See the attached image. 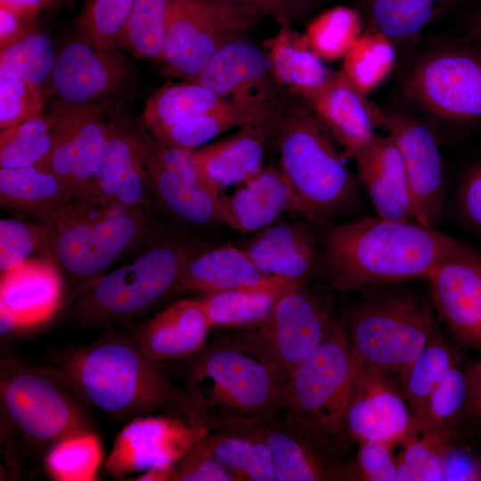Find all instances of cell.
<instances>
[{
  "label": "cell",
  "mask_w": 481,
  "mask_h": 481,
  "mask_svg": "<svg viewBox=\"0 0 481 481\" xmlns=\"http://www.w3.org/2000/svg\"><path fill=\"white\" fill-rule=\"evenodd\" d=\"M358 13L338 6L314 19L306 28L304 38L321 58L335 61L343 58L362 34Z\"/></svg>",
  "instance_id": "ee69618b"
},
{
  "label": "cell",
  "mask_w": 481,
  "mask_h": 481,
  "mask_svg": "<svg viewBox=\"0 0 481 481\" xmlns=\"http://www.w3.org/2000/svg\"><path fill=\"white\" fill-rule=\"evenodd\" d=\"M455 363L452 351L436 334L399 379V386L419 431L430 395Z\"/></svg>",
  "instance_id": "8d00e7d4"
},
{
  "label": "cell",
  "mask_w": 481,
  "mask_h": 481,
  "mask_svg": "<svg viewBox=\"0 0 481 481\" xmlns=\"http://www.w3.org/2000/svg\"><path fill=\"white\" fill-rule=\"evenodd\" d=\"M394 64L391 40L372 29L362 33L343 57L340 73L366 97L389 75Z\"/></svg>",
  "instance_id": "74e56055"
},
{
  "label": "cell",
  "mask_w": 481,
  "mask_h": 481,
  "mask_svg": "<svg viewBox=\"0 0 481 481\" xmlns=\"http://www.w3.org/2000/svg\"><path fill=\"white\" fill-rule=\"evenodd\" d=\"M428 1L436 6V4H441L442 5H444L449 3L451 0H428Z\"/></svg>",
  "instance_id": "94428289"
},
{
  "label": "cell",
  "mask_w": 481,
  "mask_h": 481,
  "mask_svg": "<svg viewBox=\"0 0 481 481\" xmlns=\"http://www.w3.org/2000/svg\"><path fill=\"white\" fill-rule=\"evenodd\" d=\"M153 204L179 221L222 223L224 195L200 168L194 150L173 146L142 131Z\"/></svg>",
  "instance_id": "4fadbf2b"
},
{
  "label": "cell",
  "mask_w": 481,
  "mask_h": 481,
  "mask_svg": "<svg viewBox=\"0 0 481 481\" xmlns=\"http://www.w3.org/2000/svg\"><path fill=\"white\" fill-rule=\"evenodd\" d=\"M53 225L14 218L0 220V269H11L45 245Z\"/></svg>",
  "instance_id": "c3c4849f"
},
{
  "label": "cell",
  "mask_w": 481,
  "mask_h": 481,
  "mask_svg": "<svg viewBox=\"0 0 481 481\" xmlns=\"http://www.w3.org/2000/svg\"><path fill=\"white\" fill-rule=\"evenodd\" d=\"M170 0H135L118 46L136 58L163 61Z\"/></svg>",
  "instance_id": "60d3db41"
},
{
  "label": "cell",
  "mask_w": 481,
  "mask_h": 481,
  "mask_svg": "<svg viewBox=\"0 0 481 481\" xmlns=\"http://www.w3.org/2000/svg\"><path fill=\"white\" fill-rule=\"evenodd\" d=\"M393 447L379 440L360 442L355 463L350 465L351 480L395 481L397 464Z\"/></svg>",
  "instance_id": "816d5d0a"
},
{
  "label": "cell",
  "mask_w": 481,
  "mask_h": 481,
  "mask_svg": "<svg viewBox=\"0 0 481 481\" xmlns=\"http://www.w3.org/2000/svg\"><path fill=\"white\" fill-rule=\"evenodd\" d=\"M452 432L429 431L419 434L402 444L396 457V480H443L451 445Z\"/></svg>",
  "instance_id": "7bdbcfd3"
},
{
  "label": "cell",
  "mask_w": 481,
  "mask_h": 481,
  "mask_svg": "<svg viewBox=\"0 0 481 481\" xmlns=\"http://www.w3.org/2000/svg\"><path fill=\"white\" fill-rule=\"evenodd\" d=\"M401 89L409 101L443 120H481V48L453 43L422 53L404 74Z\"/></svg>",
  "instance_id": "8fae6325"
},
{
  "label": "cell",
  "mask_w": 481,
  "mask_h": 481,
  "mask_svg": "<svg viewBox=\"0 0 481 481\" xmlns=\"http://www.w3.org/2000/svg\"><path fill=\"white\" fill-rule=\"evenodd\" d=\"M187 82L200 85L224 101L254 105L282 101L267 53L239 37L223 45Z\"/></svg>",
  "instance_id": "d6986e66"
},
{
  "label": "cell",
  "mask_w": 481,
  "mask_h": 481,
  "mask_svg": "<svg viewBox=\"0 0 481 481\" xmlns=\"http://www.w3.org/2000/svg\"><path fill=\"white\" fill-rule=\"evenodd\" d=\"M114 49L98 47L79 35L65 41L47 86L57 102L97 103L124 89L132 67Z\"/></svg>",
  "instance_id": "ac0fdd59"
},
{
  "label": "cell",
  "mask_w": 481,
  "mask_h": 481,
  "mask_svg": "<svg viewBox=\"0 0 481 481\" xmlns=\"http://www.w3.org/2000/svg\"><path fill=\"white\" fill-rule=\"evenodd\" d=\"M299 94L343 147L345 159H352L375 135L370 102L340 72L323 86Z\"/></svg>",
  "instance_id": "83f0119b"
},
{
  "label": "cell",
  "mask_w": 481,
  "mask_h": 481,
  "mask_svg": "<svg viewBox=\"0 0 481 481\" xmlns=\"http://www.w3.org/2000/svg\"><path fill=\"white\" fill-rule=\"evenodd\" d=\"M43 89L21 78L0 75L1 130L24 123L43 113Z\"/></svg>",
  "instance_id": "681fc988"
},
{
  "label": "cell",
  "mask_w": 481,
  "mask_h": 481,
  "mask_svg": "<svg viewBox=\"0 0 481 481\" xmlns=\"http://www.w3.org/2000/svg\"><path fill=\"white\" fill-rule=\"evenodd\" d=\"M0 203L20 216L51 225L89 204L71 185L42 167H1Z\"/></svg>",
  "instance_id": "603a6c76"
},
{
  "label": "cell",
  "mask_w": 481,
  "mask_h": 481,
  "mask_svg": "<svg viewBox=\"0 0 481 481\" xmlns=\"http://www.w3.org/2000/svg\"><path fill=\"white\" fill-rule=\"evenodd\" d=\"M57 0H45L46 6L53 5Z\"/></svg>",
  "instance_id": "6125c7cd"
},
{
  "label": "cell",
  "mask_w": 481,
  "mask_h": 481,
  "mask_svg": "<svg viewBox=\"0 0 481 481\" xmlns=\"http://www.w3.org/2000/svg\"><path fill=\"white\" fill-rule=\"evenodd\" d=\"M456 209L462 224L481 236V164L463 175L456 195Z\"/></svg>",
  "instance_id": "f5cc1de1"
},
{
  "label": "cell",
  "mask_w": 481,
  "mask_h": 481,
  "mask_svg": "<svg viewBox=\"0 0 481 481\" xmlns=\"http://www.w3.org/2000/svg\"><path fill=\"white\" fill-rule=\"evenodd\" d=\"M345 326L355 358L398 379L436 334L431 310L398 291L368 295L351 308Z\"/></svg>",
  "instance_id": "8992f818"
},
{
  "label": "cell",
  "mask_w": 481,
  "mask_h": 481,
  "mask_svg": "<svg viewBox=\"0 0 481 481\" xmlns=\"http://www.w3.org/2000/svg\"><path fill=\"white\" fill-rule=\"evenodd\" d=\"M88 200L102 207L153 205L142 131L112 121L102 164L89 185Z\"/></svg>",
  "instance_id": "ffe728a7"
},
{
  "label": "cell",
  "mask_w": 481,
  "mask_h": 481,
  "mask_svg": "<svg viewBox=\"0 0 481 481\" xmlns=\"http://www.w3.org/2000/svg\"><path fill=\"white\" fill-rule=\"evenodd\" d=\"M286 213L302 215V210L277 166L263 167L234 192L221 198L222 223L243 232H257Z\"/></svg>",
  "instance_id": "d4e9b609"
},
{
  "label": "cell",
  "mask_w": 481,
  "mask_h": 481,
  "mask_svg": "<svg viewBox=\"0 0 481 481\" xmlns=\"http://www.w3.org/2000/svg\"><path fill=\"white\" fill-rule=\"evenodd\" d=\"M207 433L180 416L135 417L117 435L105 469L121 478L172 465Z\"/></svg>",
  "instance_id": "e0dca14e"
},
{
  "label": "cell",
  "mask_w": 481,
  "mask_h": 481,
  "mask_svg": "<svg viewBox=\"0 0 481 481\" xmlns=\"http://www.w3.org/2000/svg\"><path fill=\"white\" fill-rule=\"evenodd\" d=\"M264 16L256 6L224 0H170L162 61L187 80L223 45L243 37Z\"/></svg>",
  "instance_id": "7c38bea8"
},
{
  "label": "cell",
  "mask_w": 481,
  "mask_h": 481,
  "mask_svg": "<svg viewBox=\"0 0 481 481\" xmlns=\"http://www.w3.org/2000/svg\"><path fill=\"white\" fill-rule=\"evenodd\" d=\"M193 356L183 390L192 424L217 431L279 412L284 387L253 356L221 340Z\"/></svg>",
  "instance_id": "3957f363"
},
{
  "label": "cell",
  "mask_w": 481,
  "mask_h": 481,
  "mask_svg": "<svg viewBox=\"0 0 481 481\" xmlns=\"http://www.w3.org/2000/svg\"><path fill=\"white\" fill-rule=\"evenodd\" d=\"M100 438L93 431L76 435L56 444L47 453V473L59 481H92L102 461Z\"/></svg>",
  "instance_id": "b9f144b4"
},
{
  "label": "cell",
  "mask_w": 481,
  "mask_h": 481,
  "mask_svg": "<svg viewBox=\"0 0 481 481\" xmlns=\"http://www.w3.org/2000/svg\"><path fill=\"white\" fill-rule=\"evenodd\" d=\"M263 421L209 431L205 436L211 452L235 481H276Z\"/></svg>",
  "instance_id": "1f68e13d"
},
{
  "label": "cell",
  "mask_w": 481,
  "mask_h": 481,
  "mask_svg": "<svg viewBox=\"0 0 481 481\" xmlns=\"http://www.w3.org/2000/svg\"><path fill=\"white\" fill-rule=\"evenodd\" d=\"M146 208L107 207L91 216L83 210L53 224L42 250L66 273L95 278L156 237Z\"/></svg>",
  "instance_id": "30bf717a"
},
{
  "label": "cell",
  "mask_w": 481,
  "mask_h": 481,
  "mask_svg": "<svg viewBox=\"0 0 481 481\" xmlns=\"http://www.w3.org/2000/svg\"><path fill=\"white\" fill-rule=\"evenodd\" d=\"M0 48L1 50L19 41L30 31V20L16 14L4 6H1Z\"/></svg>",
  "instance_id": "9f6ffc18"
},
{
  "label": "cell",
  "mask_w": 481,
  "mask_h": 481,
  "mask_svg": "<svg viewBox=\"0 0 481 481\" xmlns=\"http://www.w3.org/2000/svg\"><path fill=\"white\" fill-rule=\"evenodd\" d=\"M281 168L302 216L326 224L353 201L355 181L333 138L308 103H293L278 123Z\"/></svg>",
  "instance_id": "277c9868"
},
{
  "label": "cell",
  "mask_w": 481,
  "mask_h": 481,
  "mask_svg": "<svg viewBox=\"0 0 481 481\" xmlns=\"http://www.w3.org/2000/svg\"><path fill=\"white\" fill-rule=\"evenodd\" d=\"M276 481L351 480L350 465L335 454V446L281 412L263 421Z\"/></svg>",
  "instance_id": "7402d4cb"
},
{
  "label": "cell",
  "mask_w": 481,
  "mask_h": 481,
  "mask_svg": "<svg viewBox=\"0 0 481 481\" xmlns=\"http://www.w3.org/2000/svg\"><path fill=\"white\" fill-rule=\"evenodd\" d=\"M272 276L261 272L243 249H203L184 265L174 292L216 293L260 285Z\"/></svg>",
  "instance_id": "4dcf8cb0"
},
{
  "label": "cell",
  "mask_w": 481,
  "mask_h": 481,
  "mask_svg": "<svg viewBox=\"0 0 481 481\" xmlns=\"http://www.w3.org/2000/svg\"><path fill=\"white\" fill-rule=\"evenodd\" d=\"M284 111V100L246 105L226 102L218 107L151 134L173 146L194 150L232 127L277 121Z\"/></svg>",
  "instance_id": "d6a6232c"
},
{
  "label": "cell",
  "mask_w": 481,
  "mask_h": 481,
  "mask_svg": "<svg viewBox=\"0 0 481 481\" xmlns=\"http://www.w3.org/2000/svg\"><path fill=\"white\" fill-rule=\"evenodd\" d=\"M467 395V371L455 363L430 395L420 434L436 430L451 432L465 409Z\"/></svg>",
  "instance_id": "7dc6e473"
},
{
  "label": "cell",
  "mask_w": 481,
  "mask_h": 481,
  "mask_svg": "<svg viewBox=\"0 0 481 481\" xmlns=\"http://www.w3.org/2000/svg\"><path fill=\"white\" fill-rule=\"evenodd\" d=\"M359 181L379 217L395 221L413 219L407 175L401 153L388 135L375 134L353 158Z\"/></svg>",
  "instance_id": "484cf974"
},
{
  "label": "cell",
  "mask_w": 481,
  "mask_h": 481,
  "mask_svg": "<svg viewBox=\"0 0 481 481\" xmlns=\"http://www.w3.org/2000/svg\"><path fill=\"white\" fill-rule=\"evenodd\" d=\"M107 101L92 104L57 102L49 112L53 142L40 167L71 185L86 201L89 185L99 169L113 120Z\"/></svg>",
  "instance_id": "5bb4252c"
},
{
  "label": "cell",
  "mask_w": 481,
  "mask_h": 481,
  "mask_svg": "<svg viewBox=\"0 0 481 481\" xmlns=\"http://www.w3.org/2000/svg\"><path fill=\"white\" fill-rule=\"evenodd\" d=\"M205 436L172 465L169 481H235L213 454Z\"/></svg>",
  "instance_id": "f907efd6"
},
{
  "label": "cell",
  "mask_w": 481,
  "mask_h": 481,
  "mask_svg": "<svg viewBox=\"0 0 481 481\" xmlns=\"http://www.w3.org/2000/svg\"><path fill=\"white\" fill-rule=\"evenodd\" d=\"M77 392L60 373L17 361L0 365L2 408L25 440L46 453L59 442L92 431Z\"/></svg>",
  "instance_id": "52a82bcc"
},
{
  "label": "cell",
  "mask_w": 481,
  "mask_h": 481,
  "mask_svg": "<svg viewBox=\"0 0 481 481\" xmlns=\"http://www.w3.org/2000/svg\"><path fill=\"white\" fill-rule=\"evenodd\" d=\"M265 15L273 17L281 25L291 23L307 14L315 0H251Z\"/></svg>",
  "instance_id": "db71d44e"
},
{
  "label": "cell",
  "mask_w": 481,
  "mask_h": 481,
  "mask_svg": "<svg viewBox=\"0 0 481 481\" xmlns=\"http://www.w3.org/2000/svg\"><path fill=\"white\" fill-rule=\"evenodd\" d=\"M211 328L199 298L182 299L144 322L135 342L156 362L183 359L204 346Z\"/></svg>",
  "instance_id": "f1b7e54d"
},
{
  "label": "cell",
  "mask_w": 481,
  "mask_h": 481,
  "mask_svg": "<svg viewBox=\"0 0 481 481\" xmlns=\"http://www.w3.org/2000/svg\"><path fill=\"white\" fill-rule=\"evenodd\" d=\"M224 1H229V2H232V3H236V4H247V5H253V6H256L253 4L252 1L251 0H224ZM257 7V6H256ZM258 8V7H257ZM265 14V13H264Z\"/></svg>",
  "instance_id": "91938a15"
},
{
  "label": "cell",
  "mask_w": 481,
  "mask_h": 481,
  "mask_svg": "<svg viewBox=\"0 0 481 481\" xmlns=\"http://www.w3.org/2000/svg\"><path fill=\"white\" fill-rule=\"evenodd\" d=\"M243 249L266 275L306 284L324 272L322 249L303 223L279 219L257 231Z\"/></svg>",
  "instance_id": "cb8c5ba5"
},
{
  "label": "cell",
  "mask_w": 481,
  "mask_h": 481,
  "mask_svg": "<svg viewBox=\"0 0 481 481\" xmlns=\"http://www.w3.org/2000/svg\"><path fill=\"white\" fill-rule=\"evenodd\" d=\"M61 374L87 403L118 419L161 412L191 422L183 390L135 341L97 340L69 355Z\"/></svg>",
  "instance_id": "7a4b0ae2"
},
{
  "label": "cell",
  "mask_w": 481,
  "mask_h": 481,
  "mask_svg": "<svg viewBox=\"0 0 481 481\" xmlns=\"http://www.w3.org/2000/svg\"><path fill=\"white\" fill-rule=\"evenodd\" d=\"M438 316L465 346L481 349V251L436 265L425 277Z\"/></svg>",
  "instance_id": "44dd1931"
},
{
  "label": "cell",
  "mask_w": 481,
  "mask_h": 481,
  "mask_svg": "<svg viewBox=\"0 0 481 481\" xmlns=\"http://www.w3.org/2000/svg\"><path fill=\"white\" fill-rule=\"evenodd\" d=\"M372 29L390 40H408L433 18L436 6L428 0H364Z\"/></svg>",
  "instance_id": "f6af8a7d"
},
{
  "label": "cell",
  "mask_w": 481,
  "mask_h": 481,
  "mask_svg": "<svg viewBox=\"0 0 481 481\" xmlns=\"http://www.w3.org/2000/svg\"><path fill=\"white\" fill-rule=\"evenodd\" d=\"M280 119L242 126L229 137L194 149L200 168L222 192L244 183L263 168L267 141Z\"/></svg>",
  "instance_id": "f546056e"
},
{
  "label": "cell",
  "mask_w": 481,
  "mask_h": 481,
  "mask_svg": "<svg viewBox=\"0 0 481 481\" xmlns=\"http://www.w3.org/2000/svg\"><path fill=\"white\" fill-rule=\"evenodd\" d=\"M471 248L416 221L365 216L329 227L321 249L331 287L347 292L425 278Z\"/></svg>",
  "instance_id": "6da1fadb"
},
{
  "label": "cell",
  "mask_w": 481,
  "mask_h": 481,
  "mask_svg": "<svg viewBox=\"0 0 481 481\" xmlns=\"http://www.w3.org/2000/svg\"><path fill=\"white\" fill-rule=\"evenodd\" d=\"M356 359L345 323L335 319L317 349L292 373L280 411L336 447L346 436V413Z\"/></svg>",
  "instance_id": "5b68a950"
},
{
  "label": "cell",
  "mask_w": 481,
  "mask_h": 481,
  "mask_svg": "<svg viewBox=\"0 0 481 481\" xmlns=\"http://www.w3.org/2000/svg\"><path fill=\"white\" fill-rule=\"evenodd\" d=\"M469 32L471 42L481 48V2L469 19Z\"/></svg>",
  "instance_id": "680465c9"
},
{
  "label": "cell",
  "mask_w": 481,
  "mask_h": 481,
  "mask_svg": "<svg viewBox=\"0 0 481 481\" xmlns=\"http://www.w3.org/2000/svg\"><path fill=\"white\" fill-rule=\"evenodd\" d=\"M201 249L181 236H156L131 263L98 279L81 296L78 315L96 322L145 311L175 290L184 265Z\"/></svg>",
  "instance_id": "ba28073f"
},
{
  "label": "cell",
  "mask_w": 481,
  "mask_h": 481,
  "mask_svg": "<svg viewBox=\"0 0 481 481\" xmlns=\"http://www.w3.org/2000/svg\"><path fill=\"white\" fill-rule=\"evenodd\" d=\"M134 2L87 0L78 17V35L103 49L118 47Z\"/></svg>",
  "instance_id": "bcb514c9"
},
{
  "label": "cell",
  "mask_w": 481,
  "mask_h": 481,
  "mask_svg": "<svg viewBox=\"0 0 481 481\" xmlns=\"http://www.w3.org/2000/svg\"><path fill=\"white\" fill-rule=\"evenodd\" d=\"M304 286L285 293L261 320L228 330L221 338L265 364L283 387L322 344L335 320L328 305Z\"/></svg>",
  "instance_id": "9c48e42d"
},
{
  "label": "cell",
  "mask_w": 481,
  "mask_h": 481,
  "mask_svg": "<svg viewBox=\"0 0 481 481\" xmlns=\"http://www.w3.org/2000/svg\"><path fill=\"white\" fill-rule=\"evenodd\" d=\"M375 125L384 127L396 144L404 165L413 219L435 227L444 193V167L436 141L428 126L401 110L370 102Z\"/></svg>",
  "instance_id": "9a60e30c"
},
{
  "label": "cell",
  "mask_w": 481,
  "mask_h": 481,
  "mask_svg": "<svg viewBox=\"0 0 481 481\" xmlns=\"http://www.w3.org/2000/svg\"><path fill=\"white\" fill-rule=\"evenodd\" d=\"M443 480H481V463L473 456L452 447L446 458Z\"/></svg>",
  "instance_id": "11a10c76"
},
{
  "label": "cell",
  "mask_w": 481,
  "mask_h": 481,
  "mask_svg": "<svg viewBox=\"0 0 481 481\" xmlns=\"http://www.w3.org/2000/svg\"><path fill=\"white\" fill-rule=\"evenodd\" d=\"M60 269L49 258H28L1 272L0 307L16 320L20 330L49 320L60 306Z\"/></svg>",
  "instance_id": "4316f807"
},
{
  "label": "cell",
  "mask_w": 481,
  "mask_h": 481,
  "mask_svg": "<svg viewBox=\"0 0 481 481\" xmlns=\"http://www.w3.org/2000/svg\"><path fill=\"white\" fill-rule=\"evenodd\" d=\"M468 395L464 412L481 422V359L467 371Z\"/></svg>",
  "instance_id": "6f0895ef"
},
{
  "label": "cell",
  "mask_w": 481,
  "mask_h": 481,
  "mask_svg": "<svg viewBox=\"0 0 481 481\" xmlns=\"http://www.w3.org/2000/svg\"><path fill=\"white\" fill-rule=\"evenodd\" d=\"M302 285L272 276L260 285L204 294L199 299L212 328L232 330L261 320L285 293Z\"/></svg>",
  "instance_id": "836d02e7"
},
{
  "label": "cell",
  "mask_w": 481,
  "mask_h": 481,
  "mask_svg": "<svg viewBox=\"0 0 481 481\" xmlns=\"http://www.w3.org/2000/svg\"><path fill=\"white\" fill-rule=\"evenodd\" d=\"M226 102L195 83L167 84L146 101L142 125L154 134L208 112Z\"/></svg>",
  "instance_id": "d590c367"
},
{
  "label": "cell",
  "mask_w": 481,
  "mask_h": 481,
  "mask_svg": "<svg viewBox=\"0 0 481 481\" xmlns=\"http://www.w3.org/2000/svg\"><path fill=\"white\" fill-rule=\"evenodd\" d=\"M265 43L274 77L298 94L323 86L334 74L290 25H281Z\"/></svg>",
  "instance_id": "e575fe53"
},
{
  "label": "cell",
  "mask_w": 481,
  "mask_h": 481,
  "mask_svg": "<svg viewBox=\"0 0 481 481\" xmlns=\"http://www.w3.org/2000/svg\"><path fill=\"white\" fill-rule=\"evenodd\" d=\"M53 142V119L38 116L0 133V167H40L47 159Z\"/></svg>",
  "instance_id": "f35d334b"
},
{
  "label": "cell",
  "mask_w": 481,
  "mask_h": 481,
  "mask_svg": "<svg viewBox=\"0 0 481 481\" xmlns=\"http://www.w3.org/2000/svg\"><path fill=\"white\" fill-rule=\"evenodd\" d=\"M56 54L51 37L32 30L1 50L0 75L21 78L43 89L49 84Z\"/></svg>",
  "instance_id": "ab89813d"
},
{
  "label": "cell",
  "mask_w": 481,
  "mask_h": 481,
  "mask_svg": "<svg viewBox=\"0 0 481 481\" xmlns=\"http://www.w3.org/2000/svg\"><path fill=\"white\" fill-rule=\"evenodd\" d=\"M346 430L358 443L379 440L394 446L420 434L393 376L357 359L346 413Z\"/></svg>",
  "instance_id": "2e32d148"
}]
</instances>
